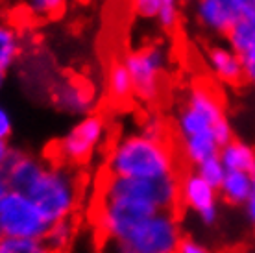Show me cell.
<instances>
[{"label":"cell","mask_w":255,"mask_h":253,"mask_svg":"<svg viewBox=\"0 0 255 253\" xmlns=\"http://www.w3.org/2000/svg\"><path fill=\"white\" fill-rule=\"evenodd\" d=\"M174 131L179 159L191 168L218 157L222 146L235 139L222 96L204 82L187 91L174 117Z\"/></svg>","instance_id":"1"},{"label":"cell","mask_w":255,"mask_h":253,"mask_svg":"<svg viewBox=\"0 0 255 253\" xmlns=\"http://www.w3.org/2000/svg\"><path fill=\"white\" fill-rule=\"evenodd\" d=\"M179 161L181 159L174 142L131 131L119 137L109 146L104 161V174L113 177L157 179L181 174Z\"/></svg>","instance_id":"2"},{"label":"cell","mask_w":255,"mask_h":253,"mask_svg":"<svg viewBox=\"0 0 255 253\" xmlns=\"http://www.w3.org/2000/svg\"><path fill=\"white\" fill-rule=\"evenodd\" d=\"M50 224L76 218L85 196L83 174L74 166L46 161L45 170L24 192Z\"/></svg>","instance_id":"3"},{"label":"cell","mask_w":255,"mask_h":253,"mask_svg":"<svg viewBox=\"0 0 255 253\" xmlns=\"http://www.w3.org/2000/svg\"><path fill=\"white\" fill-rule=\"evenodd\" d=\"M181 216L176 211H159L139 224L121 242L102 244V253H176L183 239Z\"/></svg>","instance_id":"4"},{"label":"cell","mask_w":255,"mask_h":253,"mask_svg":"<svg viewBox=\"0 0 255 253\" xmlns=\"http://www.w3.org/2000/svg\"><path fill=\"white\" fill-rule=\"evenodd\" d=\"M108 135L109 126L104 115L91 113L82 117L54 142L52 161L80 168L102 150Z\"/></svg>","instance_id":"5"},{"label":"cell","mask_w":255,"mask_h":253,"mask_svg":"<svg viewBox=\"0 0 255 253\" xmlns=\"http://www.w3.org/2000/svg\"><path fill=\"white\" fill-rule=\"evenodd\" d=\"M179 176H166L157 179H133L113 177L104 174L93 194L100 196H128L152 203L157 211H181L179 205Z\"/></svg>","instance_id":"6"},{"label":"cell","mask_w":255,"mask_h":253,"mask_svg":"<svg viewBox=\"0 0 255 253\" xmlns=\"http://www.w3.org/2000/svg\"><path fill=\"white\" fill-rule=\"evenodd\" d=\"M122 59L133 82L135 98L142 104H153L163 91V80L170 63L168 50L161 44H148L128 52Z\"/></svg>","instance_id":"7"},{"label":"cell","mask_w":255,"mask_h":253,"mask_svg":"<svg viewBox=\"0 0 255 253\" xmlns=\"http://www.w3.org/2000/svg\"><path fill=\"white\" fill-rule=\"evenodd\" d=\"M50 222L30 198L9 190L0 207V231L13 239H45Z\"/></svg>","instance_id":"8"},{"label":"cell","mask_w":255,"mask_h":253,"mask_svg":"<svg viewBox=\"0 0 255 253\" xmlns=\"http://www.w3.org/2000/svg\"><path fill=\"white\" fill-rule=\"evenodd\" d=\"M220 194L196 172L185 170L179 176V205L191 211L205 228H215L220 220Z\"/></svg>","instance_id":"9"},{"label":"cell","mask_w":255,"mask_h":253,"mask_svg":"<svg viewBox=\"0 0 255 253\" xmlns=\"http://www.w3.org/2000/svg\"><path fill=\"white\" fill-rule=\"evenodd\" d=\"M52 104L58 111L72 117H87L95 113L98 96L93 83L80 76H65L52 85Z\"/></svg>","instance_id":"10"},{"label":"cell","mask_w":255,"mask_h":253,"mask_svg":"<svg viewBox=\"0 0 255 253\" xmlns=\"http://www.w3.org/2000/svg\"><path fill=\"white\" fill-rule=\"evenodd\" d=\"M194 17L205 32L226 37L243 15L235 0H194Z\"/></svg>","instance_id":"11"},{"label":"cell","mask_w":255,"mask_h":253,"mask_svg":"<svg viewBox=\"0 0 255 253\" xmlns=\"http://www.w3.org/2000/svg\"><path fill=\"white\" fill-rule=\"evenodd\" d=\"M205 65L213 78L222 85L235 87L246 82L243 59L226 43H215L205 50Z\"/></svg>","instance_id":"12"},{"label":"cell","mask_w":255,"mask_h":253,"mask_svg":"<svg viewBox=\"0 0 255 253\" xmlns=\"http://www.w3.org/2000/svg\"><path fill=\"white\" fill-rule=\"evenodd\" d=\"M46 159H41L33 153H28L24 150L13 148L9 161H7L6 168H4V177H6L7 185L11 190L22 192L32 187V183L39 177V174L45 170Z\"/></svg>","instance_id":"13"},{"label":"cell","mask_w":255,"mask_h":253,"mask_svg":"<svg viewBox=\"0 0 255 253\" xmlns=\"http://www.w3.org/2000/svg\"><path fill=\"white\" fill-rule=\"evenodd\" d=\"M106 93L109 100L117 106H124L131 98H135L129 70L124 59L119 56H113L109 59L108 70H106Z\"/></svg>","instance_id":"14"},{"label":"cell","mask_w":255,"mask_h":253,"mask_svg":"<svg viewBox=\"0 0 255 253\" xmlns=\"http://www.w3.org/2000/svg\"><path fill=\"white\" fill-rule=\"evenodd\" d=\"M226 44L243 59L244 67L255 63V13L239 19L226 35Z\"/></svg>","instance_id":"15"},{"label":"cell","mask_w":255,"mask_h":253,"mask_svg":"<svg viewBox=\"0 0 255 253\" xmlns=\"http://www.w3.org/2000/svg\"><path fill=\"white\" fill-rule=\"evenodd\" d=\"M228 172H246L255 177V148L246 140L233 139L218 153Z\"/></svg>","instance_id":"16"},{"label":"cell","mask_w":255,"mask_h":253,"mask_svg":"<svg viewBox=\"0 0 255 253\" xmlns=\"http://www.w3.org/2000/svg\"><path fill=\"white\" fill-rule=\"evenodd\" d=\"M254 189V176L246 172H226L222 183L218 187V194L230 207H244Z\"/></svg>","instance_id":"17"},{"label":"cell","mask_w":255,"mask_h":253,"mask_svg":"<svg viewBox=\"0 0 255 253\" xmlns=\"http://www.w3.org/2000/svg\"><path fill=\"white\" fill-rule=\"evenodd\" d=\"M22 52V37L17 26L0 17V72H6L19 61Z\"/></svg>","instance_id":"18"},{"label":"cell","mask_w":255,"mask_h":253,"mask_svg":"<svg viewBox=\"0 0 255 253\" xmlns=\"http://www.w3.org/2000/svg\"><path fill=\"white\" fill-rule=\"evenodd\" d=\"M78 239V222L76 218L61 220L50 224V228L45 235V244L54 253H69Z\"/></svg>","instance_id":"19"},{"label":"cell","mask_w":255,"mask_h":253,"mask_svg":"<svg viewBox=\"0 0 255 253\" xmlns=\"http://www.w3.org/2000/svg\"><path fill=\"white\" fill-rule=\"evenodd\" d=\"M0 253H54L43 239H13L2 237Z\"/></svg>","instance_id":"20"},{"label":"cell","mask_w":255,"mask_h":253,"mask_svg":"<svg viewBox=\"0 0 255 253\" xmlns=\"http://www.w3.org/2000/svg\"><path fill=\"white\" fill-rule=\"evenodd\" d=\"M22 4L30 17L37 20H46L58 17L63 11L65 0H24Z\"/></svg>","instance_id":"21"},{"label":"cell","mask_w":255,"mask_h":253,"mask_svg":"<svg viewBox=\"0 0 255 253\" xmlns=\"http://www.w3.org/2000/svg\"><path fill=\"white\" fill-rule=\"evenodd\" d=\"M192 170L196 172L200 177H204L205 181H207L209 185H213L215 189H218V187H220L224 176H226V172H228L226 168H224L220 157L207 159V161H204L202 165H198L196 168H192Z\"/></svg>","instance_id":"22"},{"label":"cell","mask_w":255,"mask_h":253,"mask_svg":"<svg viewBox=\"0 0 255 253\" xmlns=\"http://www.w3.org/2000/svg\"><path fill=\"white\" fill-rule=\"evenodd\" d=\"M161 13L157 17V24L165 32H174L179 22V0H161Z\"/></svg>","instance_id":"23"},{"label":"cell","mask_w":255,"mask_h":253,"mask_svg":"<svg viewBox=\"0 0 255 253\" xmlns=\"http://www.w3.org/2000/svg\"><path fill=\"white\" fill-rule=\"evenodd\" d=\"M139 131L148 135V137H152V139L172 142V139H170V127H168V124H166L161 117H157V115L146 117V121L142 122V126H140Z\"/></svg>","instance_id":"24"},{"label":"cell","mask_w":255,"mask_h":253,"mask_svg":"<svg viewBox=\"0 0 255 253\" xmlns=\"http://www.w3.org/2000/svg\"><path fill=\"white\" fill-rule=\"evenodd\" d=\"M131 11L140 20H157L161 13V0H129Z\"/></svg>","instance_id":"25"},{"label":"cell","mask_w":255,"mask_h":253,"mask_svg":"<svg viewBox=\"0 0 255 253\" xmlns=\"http://www.w3.org/2000/svg\"><path fill=\"white\" fill-rule=\"evenodd\" d=\"M15 129L13 124V115L9 113V109L0 102V142H9Z\"/></svg>","instance_id":"26"},{"label":"cell","mask_w":255,"mask_h":253,"mask_svg":"<svg viewBox=\"0 0 255 253\" xmlns=\"http://www.w3.org/2000/svg\"><path fill=\"white\" fill-rule=\"evenodd\" d=\"M176 253H213V250L207 244H204V242H200L198 239L191 237V235H183V239L179 242L178 252Z\"/></svg>","instance_id":"27"},{"label":"cell","mask_w":255,"mask_h":253,"mask_svg":"<svg viewBox=\"0 0 255 253\" xmlns=\"http://www.w3.org/2000/svg\"><path fill=\"white\" fill-rule=\"evenodd\" d=\"M243 209H244L246 218H248V222L255 228V177H254V189H252V194H250L248 202H246V205H244Z\"/></svg>","instance_id":"28"},{"label":"cell","mask_w":255,"mask_h":253,"mask_svg":"<svg viewBox=\"0 0 255 253\" xmlns=\"http://www.w3.org/2000/svg\"><path fill=\"white\" fill-rule=\"evenodd\" d=\"M11 152H13V148L9 146V142H0V172H4Z\"/></svg>","instance_id":"29"},{"label":"cell","mask_w":255,"mask_h":253,"mask_svg":"<svg viewBox=\"0 0 255 253\" xmlns=\"http://www.w3.org/2000/svg\"><path fill=\"white\" fill-rule=\"evenodd\" d=\"M239 9H241V15H250V13H255V0H235Z\"/></svg>","instance_id":"30"},{"label":"cell","mask_w":255,"mask_h":253,"mask_svg":"<svg viewBox=\"0 0 255 253\" xmlns=\"http://www.w3.org/2000/svg\"><path fill=\"white\" fill-rule=\"evenodd\" d=\"M9 185H7L6 177H4V174L0 172V207H2V203H4V200H6V196L9 194Z\"/></svg>","instance_id":"31"},{"label":"cell","mask_w":255,"mask_h":253,"mask_svg":"<svg viewBox=\"0 0 255 253\" xmlns=\"http://www.w3.org/2000/svg\"><path fill=\"white\" fill-rule=\"evenodd\" d=\"M244 72H246V82L252 83V85L255 87V63L244 67Z\"/></svg>","instance_id":"32"},{"label":"cell","mask_w":255,"mask_h":253,"mask_svg":"<svg viewBox=\"0 0 255 253\" xmlns=\"http://www.w3.org/2000/svg\"><path fill=\"white\" fill-rule=\"evenodd\" d=\"M6 85V72H0V91Z\"/></svg>","instance_id":"33"},{"label":"cell","mask_w":255,"mask_h":253,"mask_svg":"<svg viewBox=\"0 0 255 253\" xmlns=\"http://www.w3.org/2000/svg\"><path fill=\"white\" fill-rule=\"evenodd\" d=\"M2 237H4V235H2V231H0V241H2Z\"/></svg>","instance_id":"34"},{"label":"cell","mask_w":255,"mask_h":253,"mask_svg":"<svg viewBox=\"0 0 255 253\" xmlns=\"http://www.w3.org/2000/svg\"><path fill=\"white\" fill-rule=\"evenodd\" d=\"M254 237H255V228H254Z\"/></svg>","instance_id":"35"}]
</instances>
